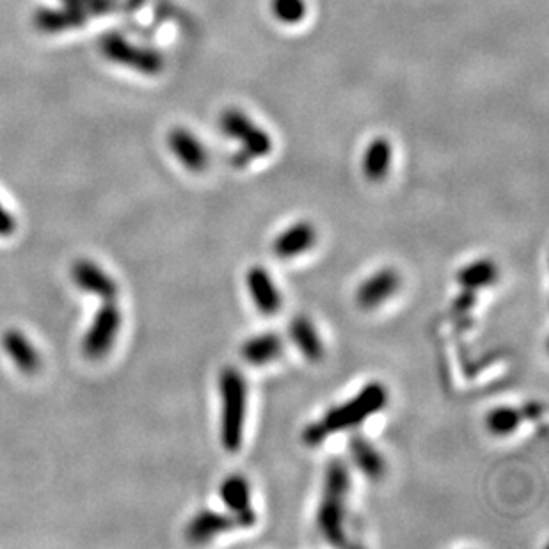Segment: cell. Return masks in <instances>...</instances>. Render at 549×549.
<instances>
[{
  "mask_svg": "<svg viewBox=\"0 0 549 549\" xmlns=\"http://www.w3.org/2000/svg\"><path fill=\"white\" fill-rule=\"evenodd\" d=\"M168 143L178 162H182L183 168L192 173H201L208 168L207 148L189 128H173Z\"/></svg>",
  "mask_w": 549,
  "mask_h": 549,
  "instance_id": "cell-9",
  "label": "cell"
},
{
  "mask_svg": "<svg viewBox=\"0 0 549 549\" xmlns=\"http://www.w3.org/2000/svg\"><path fill=\"white\" fill-rule=\"evenodd\" d=\"M398 288H400L398 272L390 267H384L363 279V283L356 290V303L361 310H377L397 294Z\"/></svg>",
  "mask_w": 549,
  "mask_h": 549,
  "instance_id": "cell-7",
  "label": "cell"
},
{
  "mask_svg": "<svg viewBox=\"0 0 549 549\" xmlns=\"http://www.w3.org/2000/svg\"><path fill=\"white\" fill-rule=\"evenodd\" d=\"M104 52L114 63L130 64V68L146 75H157L164 68V59L155 50L132 47L120 36H109L105 40Z\"/></svg>",
  "mask_w": 549,
  "mask_h": 549,
  "instance_id": "cell-6",
  "label": "cell"
},
{
  "mask_svg": "<svg viewBox=\"0 0 549 549\" xmlns=\"http://www.w3.org/2000/svg\"><path fill=\"white\" fill-rule=\"evenodd\" d=\"M219 500L233 514L251 512V484L244 475H230L219 486Z\"/></svg>",
  "mask_w": 549,
  "mask_h": 549,
  "instance_id": "cell-16",
  "label": "cell"
},
{
  "mask_svg": "<svg viewBox=\"0 0 549 549\" xmlns=\"http://www.w3.org/2000/svg\"><path fill=\"white\" fill-rule=\"evenodd\" d=\"M475 304H477V292L462 290L461 295L454 301V310L457 311L459 315H466Z\"/></svg>",
  "mask_w": 549,
  "mask_h": 549,
  "instance_id": "cell-20",
  "label": "cell"
},
{
  "mask_svg": "<svg viewBox=\"0 0 549 549\" xmlns=\"http://www.w3.org/2000/svg\"><path fill=\"white\" fill-rule=\"evenodd\" d=\"M351 473L342 459H331L324 475V493L317 509L320 535L333 546H347L345 503L351 491Z\"/></svg>",
  "mask_w": 549,
  "mask_h": 549,
  "instance_id": "cell-1",
  "label": "cell"
},
{
  "mask_svg": "<svg viewBox=\"0 0 549 549\" xmlns=\"http://www.w3.org/2000/svg\"><path fill=\"white\" fill-rule=\"evenodd\" d=\"M327 438L329 436H327L324 427L320 425L319 420L306 425V429L303 430V443L304 445L311 446V448L322 445Z\"/></svg>",
  "mask_w": 549,
  "mask_h": 549,
  "instance_id": "cell-19",
  "label": "cell"
},
{
  "mask_svg": "<svg viewBox=\"0 0 549 549\" xmlns=\"http://www.w3.org/2000/svg\"><path fill=\"white\" fill-rule=\"evenodd\" d=\"M255 510L246 514H233V512H215V510H201L198 516L192 518L187 526V537L191 542H208L221 534L249 528L255 525Z\"/></svg>",
  "mask_w": 549,
  "mask_h": 549,
  "instance_id": "cell-5",
  "label": "cell"
},
{
  "mask_svg": "<svg viewBox=\"0 0 549 549\" xmlns=\"http://www.w3.org/2000/svg\"><path fill=\"white\" fill-rule=\"evenodd\" d=\"M391 160H393V146L386 137H375L374 141L366 146L363 159H361V169L363 175L370 182H382L391 169Z\"/></svg>",
  "mask_w": 549,
  "mask_h": 549,
  "instance_id": "cell-13",
  "label": "cell"
},
{
  "mask_svg": "<svg viewBox=\"0 0 549 549\" xmlns=\"http://www.w3.org/2000/svg\"><path fill=\"white\" fill-rule=\"evenodd\" d=\"M386 404H388V390L384 388V384L377 381L368 382L351 400L329 409L319 422L326 430L327 436L333 432L356 429L370 416L382 411Z\"/></svg>",
  "mask_w": 549,
  "mask_h": 549,
  "instance_id": "cell-4",
  "label": "cell"
},
{
  "mask_svg": "<svg viewBox=\"0 0 549 549\" xmlns=\"http://www.w3.org/2000/svg\"><path fill=\"white\" fill-rule=\"evenodd\" d=\"M317 244V230L310 221H297L281 231L272 242V253L281 260H292L308 253Z\"/></svg>",
  "mask_w": 549,
  "mask_h": 549,
  "instance_id": "cell-10",
  "label": "cell"
},
{
  "mask_svg": "<svg viewBox=\"0 0 549 549\" xmlns=\"http://www.w3.org/2000/svg\"><path fill=\"white\" fill-rule=\"evenodd\" d=\"M271 13L279 24L299 25L308 15L306 0H271Z\"/></svg>",
  "mask_w": 549,
  "mask_h": 549,
  "instance_id": "cell-18",
  "label": "cell"
},
{
  "mask_svg": "<svg viewBox=\"0 0 549 549\" xmlns=\"http://www.w3.org/2000/svg\"><path fill=\"white\" fill-rule=\"evenodd\" d=\"M246 288L256 310L265 317H272L281 311L283 297L272 279L271 272L267 269H263L260 265L251 267L246 272Z\"/></svg>",
  "mask_w": 549,
  "mask_h": 549,
  "instance_id": "cell-8",
  "label": "cell"
},
{
  "mask_svg": "<svg viewBox=\"0 0 549 549\" xmlns=\"http://www.w3.org/2000/svg\"><path fill=\"white\" fill-rule=\"evenodd\" d=\"M500 278L498 265L489 258H478L475 262L464 265L461 271L457 272V283L462 290L477 292L482 288L491 287Z\"/></svg>",
  "mask_w": 549,
  "mask_h": 549,
  "instance_id": "cell-15",
  "label": "cell"
},
{
  "mask_svg": "<svg viewBox=\"0 0 549 549\" xmlns=\"http://www.w3.org/2000/svg\"><path fill=\"white\" fill-rule=\"evenodd\" d=\"M521 413L525 416V420H539L544 413V406L541 402H528L521 407Z\"/></svg>",
  "mask_w": 549,
  "mask_h": 549,
  "instance_id": "cell-21",
  "label": "cell"
},
{
  "mask_svg": "<svg viewBox=\"0 0 549 549\" xmlns=\"http://www.w3.org/2000/svg\"><path fill=\"white\" fill-rule=\"evenodd\" d=\"M283 340L276 333H262L251 336L244 342L240 354L247 365L267 366L283 354Z\"/></svg>",
  "mask_w": 549,
  "mask_h": 549,
  "instance_id": "cell-12",
  "label": "cell"
},
{
  "mask_svg": "<svg viewBox=\"0 0 549 549\" xmlns=\"http://www.w3.org/2000/svg\"><path fill=\"white\" fill-rule=\"evenodd\" d=\"M288 336L304 359H308L311 363H319L324 359L326 347H324L317 327L308 317L299 315V317L290 320Z\"/></svg>",
  "mask_w": 549,
  "mask_h": 549,
  "instance_id": "cell-11",
  "label": "cell"
},
{
  "mask_svg": "<svg viewBox=\"0 0 549 549\" xmlns=\"http://www.w3.org/2000/svg\"><path fill=\"white\" fill-rule=\"evenodd\" d=\"M349 450L356 468H358L368 480H381L386 473V461L381 452L375 448L368 439L363 436H354L349 441Z\"/></svg>",
  "mask_w": 549,
  "mask_h": 549,
  "instance_id": "cell-14",
  "label": "cell"
},
{
  "mask_svg": "<svg viewBox=\"0 0 549 549\" xmlns=\"http://www.w3.org/2000/svg\"><path fill=\"white\" fill-rule=\"evenodd\" d=\"M219 128L224 136L237 141L240 150L233 157V164L237 168H244L249 162L269 157L274 148L272 137L265 128L256 125L255 121L240 109H226L219 118Z\"/></svg>",
  "mask_w": 549,
  "mask_h": 549,
  "instance_id": "cell-3",
  "label": "cell"
},
{
  "mask_svg": "<svg viewBox=\"0 0 549 549\" xmlns=\"http://www.w3.org/2000/svg\"><path fill=\"white\" fill-rule=\"evenodd\" d=\"M525 422L521 409L512 406H498L486 414V429L496 438H507Z\"/></svg>",
  "mask_w": 549,
  "mask_h": 549,
  "instance_id": "cell-17",
  "label": "cell"
},
{
  "mask_svg": "<svg viewBox=\"0 0 549 549\" xmlns=\"http://www.w3.org/2000/svg\"><path fill=\"white\" fill-rule=\"evenodd\" d=\"M221 397V443L235 454L244 441L247 414V382L235 366H226L219 375Z\"/></svg>",
  "mask_w": 549,
  "mask_h": 549,
  "instance_id": "cell-2",
  "label": "cell"
}]
</instances>
